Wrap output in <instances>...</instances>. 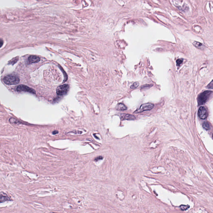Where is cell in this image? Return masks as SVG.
Listing matches in <instances>:
<instances>
[{
	"instance_id": "4fadbf2b",
	"label": "cell",
	"mask_w": 213,
	"mask_h": 213,
	"mask_svg": "<svg viewBox=\"0 0 213 213\" xmlns=\"http://www.w3.org/2000/svg\"><path fill=\"white\" fill-rule=\"evenodd\" d=\"M139 82H135L130 86V88L131 89H135V88H136L137 87H138V86L139 85Z\"/></svg>"
},
{
	"instance_id": "7c38bea8",
	"label": "cell",
	"mask_w": 213,
	"mask_h": 213,
	"mask_svg": "<svg viewBox=\"0 0 213 213\" xmlns=\"http://www.w3.org/2000/svg\"><path fill=\"white\" fill-rule=\"evenodd\" d=\"M203 126L204 129L207 130H209L210 128L209 125V123L207 122H203Z\"/></svg>"
},
{
	"instance_id": "d6986e66",
	"label": "cell",
	"mask_w": 213,
	"mask_h": 213,
	"mask_svg": "<svg viewBox=\"0 0 213 213\" xmlns=\"http://www.w3.org/2000/svg\"><path fill=\"white\" fill-rule=\"evenodd\" d=\"M52 133H53V135H56V134H57L58 133V132L57 130H55V131H53V132H52Z\"/></svg>"
},
{
	"instance_id": "6da1fadb",
	"label": "cell",
	"mask_w": 213,
	"mask_h": 213,
	"mask_svg": "<svg viewBox=\"0 0 213 213\" xmlns=\"http://www.w3.org/2000/svg\"><path fill=\"white\" fill-rule=\"evenodd\" d=\"M3 81L6 85H13L19 83L20 80L16 75H9L4 77Z\"/></svg>"
},
{
	"instance_id": "2e32d148",
	"label": "cell",
	"mask_w": 213,
	"mask_h": 213,
	"mask_svg": "<svg viewBox=\"0 0 213 213\" xmlns=\"http://www.w3.org/2000/svg\"><path fill=\"white\" fill-rule=\"evenodd\" d=\"M207 87L209 89H213V80L210 82V84H209Z\"/></svg>"
},
{
	"instance_id": "30bf717a",
	"label": "cell",
	"mask_w": 213,
	"mask_h": 213,
	"mask_svg": "<svg viewBox=\"0 0 213 213\" xmlns=\"http://www.w3.org/2000/svg\"><path fill=\"white\" fill-rule=\"evenodd\" d=\"M116 109L119 111H123L127 109L126 106L122 103H119L116 107Z\"/></svg>"
},
{
	"instance_id": "5b68a950",
	"label": "cell",
	"mask_w": 213,
	"mask_h": 213,
	"mask_svg": "<svg viewBox=\"0 0 213 213\" xmlns=\"http://www.w3.org/2000/svg\"><path fill=\"white\" fill-rule=\"evenodd\" d=\"M16 90L18 92H26L31 93L32 94H35L36 91L32 88H30L27 86L25 85H20L17 87Z\"/></svg>"
},
{
	"instance_id": "8fae6325",
	"label": "cell",
	"mask_w": 213,
	"mask_h": 213,
	"mask_svg": "<svg viewBox=\"0 0 213 213\" xmlns=\"http://www.w3.org/2000/svg\"><path fill=\"white\" fill-rule=\"evenodd\" d=\"M193 44L194 45L195 47L197 48H198L199 49H201V48H203V45L202 43H199V42H196V41H194V42L193 43Z\"/></svg>"
},
{
	"instance_id": "9c48e42d",
	"label": "cell",
	"mask_w": 213,
	"mask_h": 213,
	"mask_svg": "<svg viewBox=\"0 0 213 213\" xmlns=\"http://www.w3.org/2000/svg\"><path fill=\"white\" fill-rule=\"evenodd\" d=\"M10 199L7 196V195L4 193H1L0 194V202L2 203L3 202H6V201H10Z\"/></svg>"
},
{
	"instance_id": "e0dca14e",
	"label": "cell",
	"mask_w": 213,
	"mask_h": 213,
	"mask_svg": "<svg viewBox=\"0 0 213 213\" xmlns=\"http://www.w3.org/2000/svg\"><path fill=\"white\" fill-rule=\"evenodd\" d=\"M189 208V207H187V206H185V205H182L181 206V208L182 209V210H185Z\"/></svg>"
},
{
	"instance_id": "8992f818",
	"label": "cell",
	"mask_w": 213,
	"mask_h": 213,
	"mask_svg": "<svg viewBox=\"0 0 213 213\" xmlns=\"http://www.w3.org/2000/svg\"><path fill=\"white\" fill-rule=\"evenodd\" d=\"M208 112L206 108L203 106H201L198 110V115L201 119H205L208 116Z\"/></svg>"
},
{
	"instance_id": "3957f363",
	"label": "cell",
	"mask_w": 213,
	"mask_h": 213,
	"mask_svg": "<svg viewBox=\"0 0 213 213\" xmlns=\"http://www.w3.org/2000/svg\"><path fill=\"white\" fill-rule=\"evenodd\" d=\"M154 107V105L151 103H146L145 104H142L140 107L134 112L135 113H139L143 112L144 111L150 110L152 109Z\"/></svg>"
},
{
	"instance_id": "5bb4252c",
	"label": "cell",
	"mask_w": 213,
	"mask_h": 213,
	"mask_svg": "<svg viewBox=\"0 0 213 213\" xmlns=\"http://www.w3.org/2000/svg\"><path fill=\"white\" fill-rule=\"evenodd\" d=\"M9 122L12 124H18L19 123L17 120L13 118H11L10 119H9Z\"/></svg>"
},
{
	"instance_id": "277c9868",
	"label": "cell",
	"mask_w": 213,
	"mask_h": 213,
	"mask_svg": "<svg viewBox=\"0 0 213 213\" xmlns=\"http://www.w3.org/2000/svg\"><path fill=\"white\" fill-rule=\"evenodd\" d=\"M69 89V86L67 84H64L60 86L57 88V94L59 96H62L66 94Z\"/></svg>"
},
{
	"instance_id": "52a82bcc",
	"label": "cell",
	"mask_w": 213,
	"mask_h": 213,
	"mask_svg": "<svg viewBox=\"0 0 213 213\" xmlns=\"http://www.w3.org/2000/svg\"><path fill=\"white\" fill-rule=\"evenodd\" d=\"M120 116L121 119L122 120H134L135 119V116L129 114H122Z\"/></svg>"
},
{
	"instance_id": "ba28073f",
	"label": "cell",
	"mask_w": 213,
	"mask_h": 213,
	"mask_svg": "<svg viewBox=\"0 0 213 213\" xmlns=\"http://www.w3.org/2000/svg\"><path fill=\"white\" fill-rule=\"evenodd\" d=\"M40 58L39 57L37 56H30V57H29L28 60H29V62L30 63H38L40 61Z\"/></svg>"
},
{
	"instance_id": "ac0fdd59",
	"label": "cell",
	"mask_w": 213,
	"mask_h": 213,
	"mask_svg": "<svg viewBox=\"0 0 213 213\" xmlns=\"http://www.w3.org/2000/svg\"><path fill=\"white\" fill-rule=\"evenodd\" d=\"M102 156H99L98 157H97L95 159V161H96V162H97V161H98V160H101V159H102Z\"/></svg>"
},
{
	"instance_id": "ffe728a7",
	"label": "cell",
	"mask_w": 213,
	"mask_h": 213,
	"mask_svg": "<svg viewBox=\"0 0 213 213\" xmlns=\"http://www.w3.org/2000/svg\"><path fill=\"white\" fill-rule=\"evenodd\" d=\"M2 42H3V41H2V40H1V42H0V43H1V46H2Z\"/></svg>"
},
{
	"instance_id": "9a60e30c",
	"label": "cell",
	"mask_w": 213,
	"mask_h": 213,
	"mask_svg": "<svg viewBox=\"0 0 213 213\" xmlns=\"http://www.w3.org/2000/svg\"><path fill=\"white\" fill-rule=\"evenodd\" d=\"M183 60L182 59H178V60H176V65H177V66H180L181 64H182V62H183Z\"/></svg>"
},
{
	"instance_id": "7a4b0ae2",
	"label": "cell",
	"mask_w": 213,
	"mask_h": 213,
	"mask_svg": "<svg viewBox=\"0 0 213 213\" xmlns=\"http://www.w3.org/2000/svg\"><path fill=\"white\" fill-rule=\"evenodd\" d=\"M212 93V91H206L200 94L198 99V102L199 105H202L205 104L209 99Z\"/></svg>"
}]
</instances>
